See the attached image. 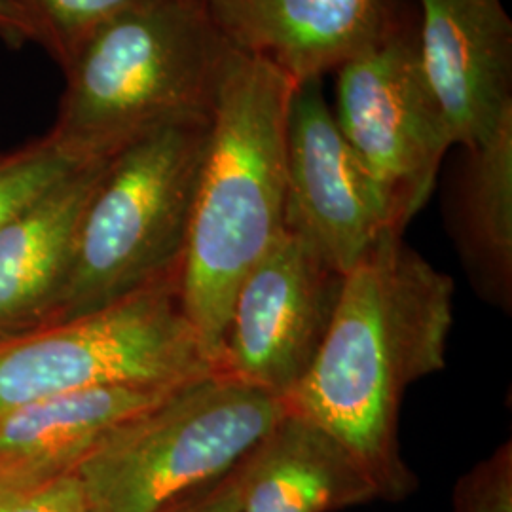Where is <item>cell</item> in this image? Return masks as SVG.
I'll use <instances>...</instances> for the list:
<instances>
[{
  "label": "cell",
  "mask_w": 512,
  "mask_h": 512,
  "mask_svg": "<svg viewBox=\"0 0 512 512\" xmlns=\"http://www.w3.org/2000/svg\"><path fill=\"white\" fill-rule=\"evenodd\" d=\"M454 281L385 230L344 277L315 363L285 401L340 440L384 501L418 486L404 463L399 421L410 385L446 368Z\"/></svg>",
  "instance_id": "obj_1"
},
{
  "label": "cell",
  "mask_w": 512,
  "mask_h": 512,
  "mask_svg": "<svg viewBox=\"0 0 512 512\" xmlns=\"http://www.w3.org/2000/svg\"><path fill=\"white\" fill-rule=\"evenodd\" d=\"M293 92L289 76L230 48L181 266L186 315L222 368L239 285L285 232Z\"/></svg>",
  "instance_id": "obj_2"
},
{
  "label": "cell",
  "mask_w": 512,
  "mask_h": 512,
  "mask_svg": "<svg viewBox=\"0 0 512 512\" xmlns=\"http://www.w3.org/2000/svg\"><path fill=\"white\" fill-rule=\"evenodd\" d=\"M228 52L203 0H145L97 29L61 69L50 131L84 158H105L164 122L211 114Z\"/></svg>",
  "instance_id": "obj_3"
},
{
  "label": "cell",
  "mask_w": 512,
  "mask_h": 512,
  "mask_svg": "<svg viewBox=\"0 0 512 512\" xmlns=\"http://www.w3.org/2000/svg\"><path fill=\"white\" fill-rule=\"evenodd\" d=\"M211 129L213 112L175 118L107 156L44 323L101 310L181 272Z\"/></svg>",
  "instance_id": "obj_4"
},
{
  "label": "cell",
  "mask_w": 512,
  "mask_h": 512,
  "mask_svg": "<svg viewBox=\"0 0 512 512\" xmlns=\"http://www.w3.org/2000/svg\"><path fill=\"white\" fill-rule=\"evenodd\" d=\"M287 406L226 370L179 385L124 421L76 473L97 512H164L253 454Z\"/></svg>",
  "instance_id": "obj_5"
},
{
  "label": "cell",
  "mask_w": 512,
  "mask_h": 512,
  "mask_svg": "<svg viewBox=\"0 0 512 512\" xmlns=\"http://www.w3.org/2000/svg\"><path fill=\"white\" fill-rule=\"evenodd\" d=\"M217 370L184 310L179 272L101 310L0 336V414L97 387H179Z\"/></svg>",
  "instance_id": "obj_6"
},
{
  "label": "cell",
  "mask_w": 512,
  "mask_h": 512,
  "mask_svg": "<svg viewBox=\"0 0 512 512\" xmlns=\"http://www.w3.org/2000/svg\"><path fill=\"white\" fill-rule=\"evenodd\" d=\"M391 0L378 35L338 67L336 124L384 194L403 232L429 200L454 147L423 69L418 16Z\"/></svg>",
  "instance_id": "obj_7"
},
{
  "label": "cell",
  "mask_w": 512,
  "mask_h": 512,
  "mask_svg": "<svg viewBox=\"0 0 512 512\" xmlns=\"http://www.w3.org/2000/svg\"><path fill=\"white\" fill-rule=\"evenodd\" d=\"M344 277L285 230L239 285L224 370L285 403L329 334Z\"/></svg>",
  "instance_id": "obj_8"
},
{
  "label": "cell",
  "mask_w": 512,
  "mask_h": 512,
  "mask_svg": "<svg viewBox=\"0 0 512 512\" xmlns=\"http://www.w3.org/2000/svg\"><path fill=\"white\" fill-rule=\"evenodd\" d=\"M285 175V230L340 274L393 228L384 194L338 128L321 78L294 84Z\"/></svg>",
  "instance_id": "obj_9"
},
{
  "label": "cell",
  "mask_w": 512,
  "mask_h": 512,
  "mask_svg": "<svg viewBox=\"0 0 512 512\" xmlns=\"http://www.w3.org/2000/svg\"><path fill=\"white\" fill-rule=\"evenodd\" d=\"M423 69L452 143L473 147L512 118V23L501 0H418Z\"/></svg>",
  "instance_id": "obj_10"
},
{
  "label": "cell",
  "mask_w": 512,
  "mask_h": 512,
  "mask_svg": "<svg viewBox=\"0 0 512 512\" xmlns=\"http://www.w3.org/2000/svg\"><path fill=\"white\" fill-rule=\"evenodd\" d=\"M220 37L294 84L338 69L382 29L391 0H203Z\"/></svg>",
  "instance_id": "obj_11"
},
{
  "label": "cell",
  "mask_w": 512,
  "mask_h": 512,
  "mask_svg": "<svg viewBox=\"0 0 512 512\" xmlns=\"http://www.w3.org/2000/svg\"><path fill=\"white\" fill-rule=\"evenodd\" d=\"M173 389L177 387H97L0 414V492L74 473L116 427L160 403Z\"/></svg>",
  "instance_id": "obj_12"
},
{
  "label": "cell",
  "mask_w": 512,
  "mask_h": 512,
  "mask_svg": "<svg viewBox=\"0 0 512 512\" xmlns=\"http://www.w3.org/2000/svg\"><path fill=\"white\" fill-rule=\"evenodd\" d=\"M376 499L380 490L361 461L289 410L243 461L241 512H336Z\"/></svg>",
  "instance_id": "obj_13"
},
{
  "label": "cell",
  "mask_w": 512,
  "mask_h": 512,
  "mask_svg": "<svg viewBox=\"0 0 512 512\" xmlns=\"http://www.w3.org/2000/svg\"><path fill=\"white\" fill-rule=\"evenodd\" d=\"M105 162L107 156L78 167L0 232V336L33 329L48 319Z\"/></svg>",
  "instance_id": "obj_14"
},
{
  "label": "cell",
  "mask_w": 512,
  "mask_h": 512,
  "mask_svg": "<svg viewBox=\"0 0 512 512\" xmlns=\"http://www.w3.org/2000/svg\"><path fill=\"white\" fill-rule=\"evenodd\" d=\"M452 222L478 293L511 306L512 118L482 143L463 148Z\"/></svg>",
  "instance_id": "obj_15"
},
{
  "label": "cell",
  "mask_w": 512,
  "mask_h": 512,
  "mask_svg": "<svg viewBox=\"0 0 512 512\" xmlns=\"http://www.w3.org/2000/svg\"><path fill=\"white\" fill-rule=\"evenodd\" d=\"M90 160L95 158L76 154L50 129L19 147L0 150V232Z\"/></svg>",
  "instance_id": "obj_16"
},
{
  "label": "cell",
  "mask_w": 512,
  "mask_h": 512,
  "mask_svg": "<svg viewBox=\"0 0 512 512\" xmlns=\"http://www.w3.org/2000/svg\"><path fill=\"white\" fill-rule=\"evenodd\" d=\"M35 29V44L63 69L110 19L145 0H19Z\"/></svg>",
  "instance_id": "obj_17"
},
{
  "label": "cell",
  "mask_w": 512,
  "mask_h": 512,
  "mask_svg": "<svg viewBox=\"0 0 512 512\" xmlns=\"http://www.w3.org/2000/svg\"><path fill=\"white\" fill-rule=\"evenodd\" d=\"M454 512H512V444L478 461L454 488Z\"/></svg>",
  "instance_id": "obj_18"
},
{
  "label": "cell",
  "mask_w": 512,
  "mask_h": 512,
  "mask_svg": "<svg viewBox=\"0 0 512 512\" xmlns=\"http://www.w3.org/2000/svg\"><path fill=\"white\" fill-rule=\"evenodd\" d=\"M80 475L67 473L35 486L0 492V512H90Z\"/></svg>",
  "instance_id": "obj_19"
},
{
  "label": "cell",
  "mask_w": 512,
  "mask_h": 512,
  "mask_svg": "<svg viewBox=\"0 0 512 512\" xmlns=\"http://www.w3.org/2000/svg\"><path fill=\"white\" fill-rule=\"evenodd\" d=\"M243 463L220 482L190 495L164 512H241Z\"/></svg>",
  "instance_id": "obj_20"
},
{
  "label": "cell",
  "mask_w": 512,
  "mask_h": 512,
  "mask_svg": "<svg viewBox=\"0 0 512 512\" xmlns=\"http://www.w3.org/2000/svg\"><path fill=\"white\" fill-rule=\"evenodd\" d=\"M0 38L14 48L35 44L33 23L19 0H0Z\"/></svg>",
  "instance_id": "obj_21"
},
{
  "label": "cell",
  "mask_w": 512,
  "mask_h": 512,
  "mask_svg": "<svg viewBox=\"0 0 512 512\" xmlns=\"http://www.w3.org/2000/svg\"><path fill=\"white\" fill-rule=\"evenodd\" d=\"M90 512H97V511H93V509H90Z\"/></svg>",
  "instance_id": "obj_22"
}]
</instances>
